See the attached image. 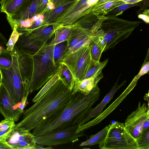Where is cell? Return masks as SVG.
<instances>
[{
	"mask_svg": "<svg viewBox=\"0 0 149 149\" xmlns=\"http://www.w3.org/2000/svg\"><path fill=\"white\" fill-rule=\"evenodd\" d=\"M72 91L59 78L41 98L24 110L22 120L15 124V127L30 132L41 122L56 118L69 103Z\"/></svg>",
	"mask_w": 149,
	"mask_h": 149,
	"instance_id": "cell-1",
	"label": "cell"
},
{
	"mask_svg": "<svg viewBox=\"0 0 149 149\" xmlns=\"http://www.w3.org/2000/svg\"><path fill=\"white\" fill-rule=\"evenodd\" d=\"M100 94V91L97 84L87 95L79 92L72 95L67 105L58 116L41 122L32 130V133L34 136H40L83 124Z\"/></svg>",
	"mask_w": 149,
	"mask_h": 149,
	"instance_id": "cell-2",
	"label": "cell"
},
{
	"mask_svg": "<svg viewBox=\"0 0 149 149\" xmlns=\"http://www.w3.org/2000/svg\"><path fill=\"white\" fill-rule=\"evenodd\" d=\"M13 57L8 69L0 68V82L3 84L17 106L27 105L30 80L29 66L25 56L18 54L13 49Z\"/></svg>",
	"mask_w": 149,
	"mask_h": 149,
	"instance_id": "cell-3",
	"label": "cell"
},
{
	"mask_svg": "<svg viewBox=\"0 0 149 149\" xmlns=\"http://www.w3.org/2000/svg\"><path fill=\"white\" fill-rule=\"evenodd\" d=\"M53 46L45 43L35 54L31 56L33 67L29 83V94L40 88L58 72L59 65L55 64L53 57Z\"/></svg>",
	"mask_w": 149,
	"mask_h": 149,
	"instance_id": "cell-4",
	"label": "cell"
},
{
	"mask_svg": "<svg viewBox=\"0 0 149 149\" xmlns=\"http://www.w3.org/2000/svg\"><path fill=\"white\" fill-rule=\"evenodd\" d=\"M105 19L102 21L98 30L106 43L104 52L114 48L120 42L127 39L142 22Z\"/></svg>",
	"mask_w": 149,
	"mask_h": 149,
	"instance_id": "cell-5",
	"label": "cell"
},
{
	"mask_svg": "<svg viewBox=\"0 0 149 149\" xmlns=\"http://www.w3.org/2000/svg\"><path fill=\"white\" fill-rule=\"evenodd\" d=\"M98 146L100 149H139L136 139L124 123L118 121L109 125L106 137Z\"/></svg>",
	"mask_w": 149,
	"mask_h": 149,
	"instance_id": "cell-6",
	"label": "cell"
},
{
	"mask_svg": "<svg viewBox=\"0 0 149 149\" xmlns=\"http://www.w3.org/2000/svg\"><path fill=\"white\" fill-rule=\"evenodd\" d=\"M89 44L63 56L59 62L64 63L69 69L73 77L75 84L82 79L93 65Z\"/></svg>",
	"mask_w": 149,
	"mask_h": 149,
	"instance_id": "cell-7",
	"label": "cell"
},
{
	"mask_svg": "<svg viewBox=\"0 0 149 149\" xmlns=\"http://www.w3.org/2000/svg\"><path fill=\"white\" fill-rule=\"evenodd\" d=\"M78 127L72 126L44 135L34 136L35 142L40 145L49 146L74 143L85 135L83 131L76 133Z\"/></svg>",
	"mask_w": 149,
	"mask_h": 149,
	"instance_id": "cell-8",
	"label": "cell"
},
{
	"mask_svg": "<svg viewBox=\"0 0 149 149\" xmlns=\"http://www.w3.org/2000/svg\"><path fill=\"white\" fill-rule=\"evenodd\" d=\"M149 118V106L145 103H138L136 109L128 115L124 123L131 135L136 138L143 130V124Z\"/></svg>",
	"mask_w": 149,
	"mask_h": 149,
	"instance_id": "cell-9",
	"label": "cell"
},
{
	"mask_svg": "<svg viewBox=\"0 0 149 149\" xmlns=\"http://www.w3.org/2000/svg\"><path fill=\"white\" fill-rule=\"evenodd\" d=\"M34 136L28 130L15 127L7 136L6 141L13 149H36Z\"/></svg>",
	"mask_w": 149,
	"mask_h": 149,
	"instance_id": "cell-10",
	"label": "cell"
},
{
	"mask_svg": "<svg viewBox=\"0 0 149 149\" xmlns=\"http://www.w3.org/2000/svg\"><path fill=\"white\" fill-rule=\"evenodd\" d=\"M23 111L17 107L4 86L0 82V113L4 119L17 121Z\"/></svg>",
	"mask_w": 149,
	"mask_h": 149,
	"instance_id": "cell-11",
	"label": "cell"
},
{
	"mask_svg": "<svg viewBox=\"0 0 149 149\" xmlns=\"http://www.w3.org/2000/svg\"><path fill=\"white\" fill-rule=\"evenodd\" d=\"M42 0H27L19 10L11 16H6L12 29L21 21L30 19L36 13Z\"/></svg>",
	"mask_w": 149,
	"mask_h": 149,
	"instance_id": "cell-12",
	"label": "cell"
},
{
	"mask_svg": "<svg viewBox=\"0 0 149 149\" xmlns=\"http://www.w3.org/2000/svg\"><path fill=\"white\" fill-rule=\"evenodd\" d=\"M45 44L34 40L23 32L21 33L13 48L19 55L32 56Z\"/></svg>",
	"mask_w": 149,
	"mask_h": 149,
	"instance_id": "cell-13",
	"label": "cell"
},
{
	"mask_svg": "<svg viewBox=\"0 0 149 149\" xmlns=\"http://www.w3.org/2000/svg\"><path fill=\"white\" fill-rule=\"evenodd\" d=\"M60 25L54 23L49 24L43 23L35 28L24 32L37 41L47 43L48 41L54 36L55 31Z\"/></svg>",
	"mask_w": 149,
	"mask_h": 149,
	"instance_id": "cell-14",
	"label": "cell"
},
{
	"mask_svg": "<svg viewBox=\"0 0 149 149\" xmlns=\"http://www.w3.org/2000/svg\"><path fill=\"white\" fill-rule=\"evenodd\" d=\"M119 77L114 84L109 92L105 96L101 102L96 107L91 109L90 113L85 119L84 124L89 121L91 119L96 118L99 116L106 105L113 98L116 92L126 83V81L125 80L120 84H118Z\"/></svg>",
	"mask_w": 149,
	"mask_h": 149,
	"instance_id": "cell-15",
	"label": "cell"
},
{
	"mask_svg": "<svg viewBox=\"0 0 149 149\" xmlns=\"http://www.w3.org/2000/svg\"><path fill=\"white\" fill-rule=\"evenodd\" d=\"M71 32L67 41L65 52L84 39L93 36L95 32L92 30L71 25Z\"/></svg>",
	"mask_w": 149,
	"mask_h": 149,
	"instance_id": "cell-16",
	"label": "cell"
},
{
	"mask_svg": "<svg viewBox=\"0 0 149 149\" xmlns=\"http://www.w3.org/2000/svg\"><path fill=\"white\" fill-rule=\"evenodd\" d=\"M102 72L95 77H91L78 81L75 84L72 89V95L79 92L85 95L89 93L92 90L97 84L103 77Z\"/></svg>",
	"mask_w": 149,
	"mask_h": 149,
	"instance_id": "cell-17",
	"label": "cell"
},
{
	"mask_svg": "<svg viewBox=\"0 0 149 149\" xmlns=\"http://www.w3.org/2000/svg\"><path fill=\"white\" fill-rule=\"evenodd\" d=\"M27 0H1L0 12L6 16H11L16 13Z\"/></svg>",
	"mask_w": 149,
	"mask_h": 149,
	"instance_id": "cell-18",
	"label": "cell"
},
{
	"mask_svg": "<svg viewBox=\"0 0 149 149\" xmlns=\"http://www.w3.org/2000/svg\"><path fill=\"white\" fill-rule=\"evenodd\" d=\"M71 32V25H60L55 31L54 38L49 44L54 45L67 41L70 37Z\"/></svg>",
	"mask_w": 149,
	"mask_h": 149,
	"instance_id": "cell-19",
	"label": "cell"
},
{
	"mask_svg": "<svg viewBox=\"0 0 149 149\" xmlns=\"http://www.w3.org/2000/svg\"><path fill=\"white\" fill-rule=\"evenodd\" d=\"M58 63L59 78L66 86L72 90L75 82L71 72L64 63L61 62Z\"/></svg>",
	"mask_w": 149,
	"mask_h": 149,
	"instance_id": "cell-20",
	"label": "cell"
},
{
	"mask_svg": "<svg viewBox=\"0 0 149 149\" xmlns=\"http://www.w3.org/2000/svg\"><path fill=\"white\" fill-rule=\"evenodd\" d=\"M76 0L66 2L57 6L54 10L46 12L44 14L45 17L43 23L46 24L53 23L57 17Z\"/></svg>",
	"mask_w": 149,
	"mask_h": 149,
	"instance_id": "cell-21",
	"label": "cell"
},
{
	"mask_svg": "<svg viewBox=\"0 0 149 149\" xmlns=\"http://www.w3.org/2000/svg\"><path fill=\"white\" fill-rule=\"evenodd\" d=\"M109 125L96 134L90 135L89 138L79 145L80 146H91L100 144L105 139L109 129Z\"/></svg>",
	"mask_w": 149,
	"mask_h": 149,
	"instance_id": "cell-22",
	"label": "cell"
},
{
	"mask_svg": "<svg viewBox=\"0 0 149 149\" xmlns=\"http://www.w3.org/2000/svg\"><path fill=\"white\" fill-rule=\"evenodd\" d=\"M13 54L5 47L0 46V68L7 69L11 66L13 60Z\"/></svg>",
	"mask_w": 149,
	"mask_h": 149,
	"instance_id": "cell-23",
	"label": "cell"
},
{
	"mask_svg": "<svg viewBox=\"0 0 149 149\" xmlns=\"http://www.w3.org/2000/svg\"><path fill=\"white\" fill-rule=\"evenodd\" d=\"M67 41H64L54 45L53 49V57L55 64L58 65L65 52L67 46Z\"/></svg>",
	"mask_w": 149,
	"mask_h": 149,
	"instance_id": "cell-24",
	"label": "cell"
},
{
	"mask_svg": "<svg viewBox=\"0 0 149 149\" xmlns=\"http://www.w3.org/2000/svg\"><path fill=\"white\" fill-rule=\"evenodd\" d=\"M123 3H125L121 0H109L104 3L96 5V6L93 9L92 11L96 10V12H97L98 11L100 12L104 11L107 13V10L108 12L114 8Z\"/></svg>",
	"mask_w": 149,
	"mask_h": 149,
	"instance_id": "cell-25",
	"label": "cell"
},
{
	"mask_svg": "<svg viewBox=\"0 0 149 149\" xmlns=\"http://www.w3.org/2000/svg\"><path fill=\"white\" fill-rule=\"evenodd\" d=\"M59 78L58 68L57 72L45 84L43 87L33 99L32 101L35 102L38 100L51 88Z\"/></svg>",
	"mask_w": 149,
	"mask_h": 149,
	"instance_id": "cell-26",
	"label": "cell"
},
{
	"mask_svg": "<svg viewBox=\"0 0 149 149\" xmlns=\"http://www.w3.org/2000/svg\"><path fill=\"white\" fill-rule=\"evenodd\" d=\"M89 45L91 59L93 65L100 62V59L103 51L93 39L90 43Z\"/></svg>",
	"mask_w": 149,
	"mask_h": 149,
	"instance_id": "cell-27",
	"label": "cell"
},
{
	"mask_svg": "<svg viewBox=\"0 0 149 149\" xmlns=\"http://www.w3.org/2000/svg\"><path fill=\"white\" fill-rule=\"evenodd\" d=\"M108 62V59L107 58L102 62H100L98 63L93 65L82 80L95 77L99 74L102 72V69L107 65Z\"/></svg>",
	"mask_w": 149,
	"mask_h": 149,
	"instance_id": "cell-28",
	"label": "cell"
},
{
	"mask_svg": "<svg viewBox=\"0 0 149 149\" xmlns=\"http://www.w3.org/2000/svg\"><path fill=\"white\" fill-rule=\"evenodd\" d=\"M136 139L139 149H149V128L143 130Z\"/></svg>",
	"mask_w": 149,
	"mask_h": 149,
	"instance_id": "cell-29",
	"label": "cell"
},
{
	"mask_svg": "<svg viewBox=\"0 0 149 149\" xmlns=\"http://www.w3.org/2000/svg\"><path fill=\"white\" fill-rule=\"evenodd\" d=\"M136 5V3L128 4L123 3L114 8L113 9L109 11L107 13L109 17L116 16L121 13L122 12L128 8Z\"/></svg>",
	"mask_w": 149,
	"mask_h": 149,
	"instance_id": "cell-30",
	"label": "cell"
},
{
	"mask_svg": "<svg viewBox=\"0 0 149 149\" xmlns=\"http://www.w3.org/2000/svg\"><path fill=\"white\" fill-rule=\"evenodd\" d=\"M15 121L10 119H4L0 122V132H10L15 127Z\"/></svg>",
	"mask_w": 149,
	"mask_h": 149,
	"instance_id": "cell-31",
	"label": "cell"
},
{
	"mask_svg": "<svg viewBox=\"0 0 149 149\" xmlns=\"http://www.w3.org/2000/svg\"><path fill=\"white\" fill-rule=\"evenodd\" d=\"M12 33L6 45V49L10 51L12 50L15 43L21 34V33H19L17 31L15 27H14Z\"/></svg>",
	"mask_w": 149,
	"mask_h": 149,
	"instance_id": "cell-32",
	"label": "cell"
},
{
	"mask_svg": "<svg viewBox=\"0 0 149 149\" xmlns=\"http://www.w3.org/2000/svg\"><path fill=\"white\" fill-rule=\"evenodd\" d=\"M49 0H42L37 9L35 15L39 14L40 15H44L45 13V10L47 4Z\"/></svg>",
	"mask_w": 149,
	"mask_h": 149,
	"instance_id": "cell-33",
	"label": "cell"
},
{
	"mask_svg": "<svg viewBox=\"0 0 149 149\" xmlns=\"http://www.w3.org/2000/svg\"><path fill=\"white\" fill-rule=\"evenodd\" d=\"M6 137L0 139V149H13L6 141Z\"/></svg>",
	"mask_w": 149,
	"mask_h": 149,
	"instance_id": "cell-34",
	"label": "cell"
},
{
	"mask_svg": "<svg viewBox=\"0 0 149 149\" xmlns=\"http://www.w3.org/2000/svg\"><path fill=\"white\" fill-rule=\"evenodd\" d=\"M55 6L53 2L49 0L47 3L45 10V13L50 10H54L55 8Z\"/></svg>",
	"mask_w": 149,
	"mask_h": 149,
	"instance_id": "cell-35",
	"label": "cell"
},
{
	"mask_svg": "<svg viewBox=\"0 0 149 149\" xmlns=\"http://www.w3.org/2000/svg\"><path fill=\"white\" fill-rule=\"evenodd\" d=\"M74 0H51L54 4L55 8L66 2Z\"/></svg>",
	"mask_w": 149,
	"mask_h": 149,
	"instance_id": "cell-36",
	"label": "cell"
},
{
	"mask_svg": "<svg viewBox=\"0 0 149 149\" xmlns=\"http://www.w3.org/2000/svg\"><path fill=\"white\" fill-rule=\"evenodd\" d=\"M7 42L5 36L0 33V46L5 47Z\"/></svg>",
	"mask_w": 149,
	"mask_h": 149,
	"instance_id": "cell-37",
	"label": "cell"
},
{
	"mask_svg": "<svg viewBox=\"0 0 149 149\" xmlns=\"http://www.w3.org/2000/svg\"><path fill=\"white\" fill-rule=\"evenodd\" d=\"M138 17L142 19L146 23H148L149 22V18L148 16L143 14H140L138 15Z\"/></svg>",
	"mask_w": 149,
	"mask_h": 149,
	"instance_id": "cell-38",
	"label": "cell"
},
{
	"mask_svg": "<svg viewBox=\"0 0 149 149\" xmlns=\"http://www.w3.org/2000/svg\"><path fill=\"white\" fill-rule=\"evenodd\" d=\"M149 128V118L147 119L144 122L143 126V130Z\"/></svg>",
	"mask_w": 149,
	"mask_h": 149,
	"instance_id": "cell-39",
	"label": "cell"
},
{
	"mask_svg": "<svg viewBox=\"0 0 149 149\" xmlns=\"http://www.w3.org/2000/svg\"><path fill=\"white\" fill-rule=\"evenodd\" d=\"M144 99L145 100L147 101L148 102V105H149V94H146L144 96Z\"/></svg>",
	"mask_w": 149,
	"mask_h": 149,
	"instance_id": "cell-40",
	"label": "cell"
},
{
	"mask_svg": "<svg viewBox=\"0 0 149 149\" xmlns=\"http://www.w3.org/2000/svg\"><path fill=\"white\" fill-rule=\"evenodd\" d=\"M142 0H132L130 2V4L132 3H136L137 2H138Z\"/></svg>",
	"mask_w": 149,
	"mask_h": 149,
	"instance_id": "cell-41",
	"label": "cell"
}]
</instances>
